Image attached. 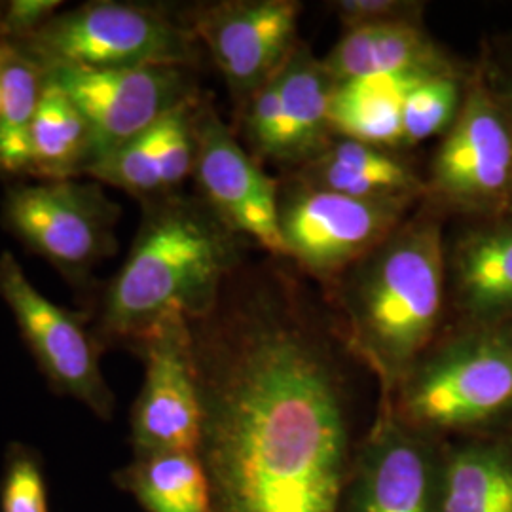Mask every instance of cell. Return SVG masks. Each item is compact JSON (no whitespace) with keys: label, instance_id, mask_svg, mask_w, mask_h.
<instances>
[{"label":"cell","instance_id":"obj_1","mask_svg":"<svg viewBox=\"0 0 512 512\" xmlns=\"http://www.w3.org/2000/svg\"><path fill=\"white\" fill-rule=\"evenodd\" d=\"M190 330L211 512H342L357 450L346 376L317 321L236 274Z\"/></svg>","mask_w":512,"mask_h":512},{"label":"cell","instance_id":"obj_2","mask_svg":"<svg viewBox=\"0 0 512 512\" xmlns=\"http://www.w3.org/2000/svg\"><path fill=\"white\" fill-rule=\"evenodd\" d=\"M446 251L439 215L423 209L338 279L344 342L382 395H393L435 344L448 293Z\"/></svg>","mask_w":512,"mask_h":512},{"label":"cell","instance_id":"obj_3","mask_svg":"<svg viewBox=\"0 0 512 512\" xmlns=\"http://www.w3.org/2000/svg\"><path fill=\"white\" fill-rule=\"evenodd\" d=\"M243 241L200 196L173 192L150 200L128 258L103 296L99 330L135 342L165 315L200 319L238 274Z\"/></svg>","mask_w":512,"mask_h":512},{"label":"cell","instance_id":"obj_4","mask_svg":"<svg viewBox=\"0 0 512 512\" xmlns=\"http://www.w3.org/2000/svg\"><path fill=\"white\" fill-rule=\"evenodd\" d=\"M397 418L435 439L512 418V319L433 344L393 395Z\"/></svg>","mask_w":512,"mask_h":512},{"label":"cell","instance_id":"obj_5","mask_svg":"<svg viewBox=\"0 0 512 512\" xmlns=\"http://www.w3.org/2000/svg\"><path fill=\"white\" fill-rule=\"evenodd\" d=\"M42 67L90 71L135 67H192L198 40L188 23L165 8L95 0L59 12L33 37L16 42Z\"/></svg>","mask_w":512,"mask_h":512},{"label":"cell","instance_id":"obj_6","mask_svg":"<svg viewBox=\"0 0 512 512\" xmlns=\"http://www.w3.org/2000/svg\"><path fill=\"white\" fill-rule=\"evenodd\" d=\"M433 207L482 220L512 215V122L490 80L467 82L454 126L425 179Z\"/></svg>","mask_w":512,"mask_h":512},{"label":"cell","instance_id":"obj_7","mask_svg":"<svg viewBox=\"0 0 512 512\" xmlns=\"http://www.w3.org/2000/svg\"><path fill=\"white\" fill-rule=\"evenodd\" d=\"M410 209V203L357 200L293 177L279 186L285 258L321 281H338L378 249Z\"/></svg>","mask_w":512,"mask_h":512},{"label":"cell","instance_id":"obj_8","mask_svg":"<svg viewBox=\"0 0 512 512\" xmlns=\"http://www.w3.org/2000/svg\"><path fill=\"white\" fill-rule=\"evenodd\" d=\"M2 222L33 253L73 281L114 255L120 209L99 184H14L2 200Z\"/></svg>","mask_w":512,"mask_h":512},{"label":"cell","instance_id":"obj_9","mask_svg":"<svg viewBox=\"0 0 512 512\" xmlns=\"http://www.w3.org/2000/svg\"><path fill=\"white\" fill-rule=\"evenodd\" d=\"M135 342L147 366L145 384L131 418L135 454H198L202 399L190 321L181 313L165 315Z\"/></svg>","mask_w":512,"mask_h":512},{"label":"cell","instance_id":"obj_10","mask_svg":"<svg viewBox=\"0 0 512 512\" xmlns=\"http://www.w3.org/2000/svg\"><path fill=\"white\" fill-rule=\"evenodd\" d=\"M300 14L296 0H226L196 8L186 23L243 109L300 44Z\"/></svg>","mask_w":512,"mask_h":512},{"label":"cell","instance_id":"obj_11","mask_svg":"<svg viewBox=\"0 0 512 512\" xmlns=\"http://www.w3.org/2000/svg\"><path fill=\"white\" fill-rule=\"evenodd\" d=\"M0 298L55 389L88 406L101 420H110L114 395L101 372L92 336L76 313L38 291L8 251L0 255Z\"/></svg>","mask_w":512,"mask_h":512},{"label":"cell","instance_id":"obj_12","mask_svg":"<svg viewBox=\"0 0 512 512\" xmlns=\"http://www.w3.org/2000/svg\"><path fill=\"white\" fill-rule=\"evenodd\" d=\"M44 69L48 78L67 92L88 120L95 160L126 145L156 126L171 110L198 95L188 67L107 71L74 67Z\"/></svg>","mask_w":512,"mask_h":512},{"label":"cell","instance_id":"obj_13","mask_svg":"<svg viewBox=\"0 0 512 512\" xmlns=\"http://www.w3.org/2000/svg\"><path fill=\"white\" fill-rule=\"evenodd\" d=\"M194 177L200 198L234 234L285 258L279 226V184L241 147L209 103L196 116Z\"/></svg>","mask_w":512,"mask_h":512},{"label":"cell","instance_id":"obj_14","mask_svg":"<svg viewBox=\"0 0 512 512\" xmlns=\"http://www.w3.org/2000/svg\"><path fill=\"white\" fill-rule=\"evenodd\" d=\"M439 473L433 439L404 425L382 395L355 452L342 512H439Z\"/></svg>","mask_w":512,"mask_h":512},{"label":"cell","instance_id":"obj_15","mask_svg":"<svg viewBox=\"0 0 512 512\" xmlns=\"http://www.w3.org/2000/svg\"><path fill=\"white\" fill-rule=\"evenodd\" d=\"M296 179L370 202L414 203L425 198V179L401 150L332 137L311 162L296 169Z\"/></svg>","mask_w":512,"mask_h":512},{"label":"cell","instance_id":"obj_16","mask_svg":"<svg viewBox=\"0 0 512 512\" xmlns=\"http://www.w3.org/2000/svg\"><path fill=\"white\" fill-rule=\"evenodd\" d=\"M446 256L450 296L469 323L512 319L511 217L463 232Z\"/></svg>","mask_w":512,"mask_h":512},{"label":"cell","instance_id":"obj_17","mask_svg":"<svg viewBox=\"0 0 512 512\" xmlns=\"http://www.w3.org/2000/svg\"><path fill=\"white\" fill-rule=\"evenodd\" d=\"M323 63L334 84L372 74L458 71L421 21L349 29Z\"/></svg>","mask_w":512,"mask_h":512},{"label":"cell","instance_id":"obj_18","mask_svg":"<svg viewBox=\"0 0 512 512\" xmlns=\"http://www.w3.org/2000/svg\"><path fill=\"white\" fill-rule=\"evenodd\" d=\"M429 74L423 71L372 74L334 84L330 97V129L374 147L403 150L406 97Z\"/></svg>","mask_w":512,"mask_h":512},{"label":"cell","instance_id":"obj_19","mask_svg":"<svg viewBox=\"0 0 512 512\" xmlns=\"http://www.w3.org/2000/svg\"><path fill=\"white\" fill-rule=\"evenodd\" d=\"M283 107L281 165L311 162L332 141L330 97L334 80L306 44H298L277 73Z\"/></svg>","mask_w":512,"mask_h":512},{"label":"cell","instance_id":"obj_20","mask_svg":"<svg viewBox=\"0 0 512 512\" xmlns=\"http://www.w3.org/2000/svg\"><path fill=\"white\" fill-rule=\"evenodd\" d=\"M439 512H512V440L440 454Z\"/></svg>","mask_w":512,"mask_h":512},{"label":"cell","instance_id":"obj_21","mask_svg":"<svg viewBox=\"0 0 512 512\" xmlns=\"http://www.w3.org/2000/svg\"><path fill=\"white\" fill-rule=\"evenodd\" d=\"M95 160L93 133L67 92L46 74L31 133V177L71 181L86 175Z\"/></svg>","mask_w":512,"mask_h":512},{"label":"cell","instance_id":"obj_22","mask_svg":"<svg viewBox=\"0 0 512 512\" xmlns=\"http://www.w3.org/2000/svg\"><path fill=\"white\" fill-rule=\"evenodd\" d=\"M46 69L16 42L0 44V175H31V133Z\"/></svg>","mask_w":512,"mask_h":512},{"label":"cell","instance_id":"obj_23","mask_svg":"<svg viewBox=\"0 0 512 512\" xmlns=\"http://www.w3.org/2000/svg\"><path fill=\"white\" fill-rule=\"evenodd\" d=\"M120 484L147 512H211L209 480L198 454L137 456Z\"/></svg>","mask_w":512,"mask_h":512},{"label":"cell","instance_id":"obj_24","mask_svg":"<svg viewBox=\"0 0 512 512\" xmlns=\"http://www.w3.org/2000/svg\"><path fill=\"white\" fill-rule=\"evenodd\" d=\"M160 122L95 160L86 175L99 183L116 186L145 203L165 196L158 154Z\"/></svg>","mask_w":512,"mask_h":512},{"label":"cell","instance_id":"obj_25","mask_svg":"<svg viewBox=\"0 0 512 512\" xmlns=\"http://www.w3.org/2000/svg\"><path fill=\"white\" fill-rule=\"evenodd\" d=\"M467 84L458 71L429 74L406 97L403 110V148L416 147L454 126Z\"/></svg>","mask_w":512,"mask_h":512},{"label":"cell","instance_id":"obj_26","mask_svg":"<svg viewBox=\"0 0 512 512\" xmlns=\"http://www.w3.org/2000/svg\"><path fill=\"white\" fill-rule=\"evenodd\" d=\"M241 112L251 156L256 162H274L281 165L283 107L277 74L251 95Z\"/></svg>","mask_w":512,"mask_h":512},{"label":"cell","instance_id":"obj_27","mask_svg":"<svg viewBox=\"0 0 512 512\" xmlns=\"http://www.w3.org/2000/svg\"><path fill=\"white\" fill-rule=\"evenodd\" d=\"M2 512H48L46 480L37 456L14 444L6 454L4 475L0 484Z\"/></svg>","mask_w":512,"mask_h":512},{"label":"cell","instance_id":"obj_28","mask_svg":"<svg viewBox=\"0 0 512 512\" xmlns=\"http://www.w3.org/2000/svg\"><path fill=\"white\" fill-rule=\"evenodd\" d=\"M425 4L414 0H338L332 10L346 31L397 21H421Z\"/></svg>","mask_w":512,"mask_h":512},{"label":"cell","instance_id":"obj_29","mask_svg":"<svg viewBox=\"0 0 512 512\" xmlns=\"http://www.w3.org/2000/svg\"><path fill=\"white\" fill-rule=\"evenodd\" d=\"M63 2L57 0H12L0 10V37L8 42H23L38 33L59 14Z\"/></svg>","mask_w":512,"mask_h":512},{"label":"cell","instance_id":"obj_30","mask_svg":"<svg viewBox=\"0 0 512 512\" xmlns=\"http://www.w3.org/2000/svg\"><path fill=\"white\" fill-rule=\"evenodd\" d=\"M495 92L499 95V99H501V103H503V107L507 110V114H509V118H511L512 122V84L511 86H507L505 90L495 88Z\"/></svg>","mask_w":512,"mask_h":512},{"label":"cell","instance_id":"obj_31","mask_svg":"<svg viewBox=\"0 0 512 512\" xmlns=\"http://www.w3.org/2000/svg\"><path fill=\"white\" fill-rule=\"evenodd\" d=\"M2 4H4V2H0V10H2Z\"/></svg>","mask_w":512,"mask_h":512},{"label":"cell","instance_id":"obj_32","mask_svg":"<svg viewBox=\"0 0 512 512\" xmlns=\"http://www.w3.org/2000/svg\"><path fill=\"white\" fill-rule=\"evenodd\" d=\"M2 40H4V38L0 37V44H2Z\"/></svg>","mask_w":512,"mask_h":512}]
</instances>
